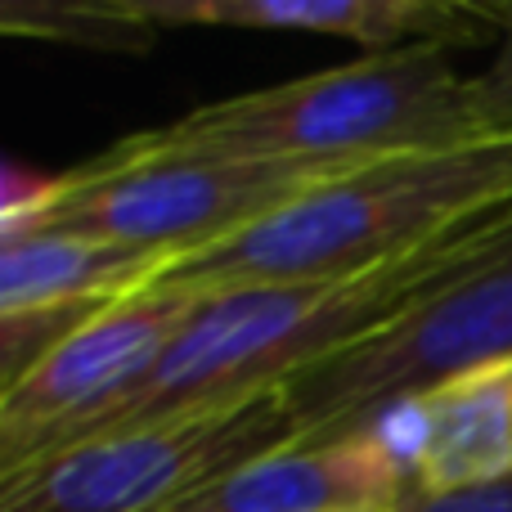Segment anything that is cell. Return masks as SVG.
I'll return each mask as SVG.
<instances>
[{"label": "cell", "instance_id": "1", "mask_svg": "<svg viewBox=\"0 0 512 512\" xmlns=\"http://www.w3.org/2000/svg\"><path fill=\"white\" fill-rule=\"evenodd\" d=\"M508 221L512 203L427 243V248L396 256L391 265L351 274V279L212 292L203 310L185 324V333L149 369V378L135 382L113 409L90 418L68 445L216 414V409L248 405L265 391L288 387L292 378L351 351L355 342L387 328L418 297L477 265L504 239Z\"/></svg>", "mask_w": 512, "mask_h": 512}, {"label": "cell", "instance_id": "2", "mask_svg": "<svg viewBox=\"0 0 512 512\" xmlns=\"http://www.w3.org/2000/svg\"><path fill=\"white\" fill-rule=\"evenodd\" d=\"M512 203V135L468 149L355 167L292 198L252 230L185 256L167 279L194 288L351 279Z\"/></svg>", "mask_w": 512, "mask_h": 512}, {"label": "cell", "instance_id": "3", "mask_svg": "<svg viewBox=\"0 0 512 512\" xmlns=\"http://www.w3.org/2000/svg\"><path fill=\"white\" fill-rule=\"evenodd\" d=\"M333 176L346 171L243 158L212 144L180 140L171 126H162L126 135L63 176L9 171L0 230L81 234L185 261L252 230L256 221Z\"/></svg>", "mask_w": 512, "mask_h": 512}, {"label": "cell", "instance_id": "4", "mask_svg": "<svg viewBox=\"0 0 512 512\" xmlns=\"http://www.w3.org/2000/svg\"><path fill=\"white\" fill-rule=\"evenodd\" d=\"M171 131L243 158L342 171L499 140L477 108L472 77L454 72L441 45L364 54L315 77L203 104Z\"/></svg>", "mask_w": 512, "mask_h": 512}, {"label": "cell", "instance_id": "5", "mask_svg": "<svg viewBox=\"0 0 512 512\" xmlns=\"http://www.w3.org/2000/svg\"><path fill=\"white\" fill-rule=\"evenodd\" d=\"M495 360H512V221L477 265L283 391L297 418V441L328 445L378 432L427 391Z\"/></svg>", "mask_w": 512, "mask_h": 512}, {"label": "cell", "instance_id": "6", "mask_svg": "<svg viewBox=\"0 0 512 512\" xmlns=\"http://www.w3.org/2000/svg\"><path fill=\"white\" fill-rule=\"evenodd\" d=\"M292 441L297 418L279 387L248 405L45 454L0 477V512H153Z\"/></svg>", "mask_w": 512, "mask_h": 512}, {"label": "cell", "instance_id": "7", "mask_svg": "<svg viewBox=\"0 0 512 512\" xmlns=\"http://www.w3.org/2000/svg\"><path fill=\"white\" fill-rule=\"evenodd\" d=\"M212 288L162 279L72 333L41 369L0 391V477L63 450L167 355Z\"/></svg>", "mask_w": 512, "mask_h": 512}, {"label": "cell", "instance_id": "8", "mask_svg": "<svg viewBox=\"0 0 512 512\" xmlns=\"http://www.w3.org/2000/svg\"><path fill=\"white\" fill-rule=\"evenodd\" d=\"M135 18L153 27H252V32H310L360 41L373 54L405 45L499 41L486 0H126Z\"/></svg>", "mask_w": 512, "mask_h": 512}, {"label": "cell", "instance_id": "9", "mask_svg": "<svg viewBox=\"0 0 512 512\" xmlns=\"http://www.w3.org/2000/svg\"><path fill=\"white\" fill-rule=\"evenodd\" d=\"M409 490L405 445L378 427L328 445H279L153 512H337L391 504Z\"/></svg>", "mask_w": 512, "mask_h": 512}, {"label": "cell", "instance_id": "10", "mask_svg": "<svg viewBox=\"0 0 512 512\" xmlns=\"http://www.w3.org/2000/svg\"><path fill=\"white\" fill-rule=\"evenodd\" d=\"M391 423V418H387ZM396 423L418 495H454L512 481V360L481 364L427 391Z\"/></svg>", "mask_w": 512, "mask_h": 512}, {"label": "cell", "instance_id": "11", "mask_svg": "<svg viewBox=\"0 0 512 512\" xmlns=\"http://www.w3.org/2000/svg\"><path fill=\"white\" fill-rule=\"evenodd\" d=\"M176 265V256L81 234H0V315L41 306H108L162 283Z\"/></svg>", "mask_w": 512, "mask_h": 512}, {"label": "cell", "instance_id": "12", "mask_svg": "<svg viewBox=\"0 0 512 512\" xmlns=\"http://www.w3.org/2000/svg\"><path fill=\"white\" fill-rule=\"evenodd\" d=\"M0 27L9 36L63 41L104 54H144L162 36V27L135 18L126 0H5Z\"/></svg>", "mask_w": 512, "mask_h": 512}, {"label": "cell", "instance_id": "13", "mask_svg": "<svg viewBox=\"0 0 512 512\" xmlns=\"http://www.w3.org/2000/svg\"><path fill=\"white\" fill-rule=\"evenodd\" d=\"M490 18L499 23L495 59L481 77H472L477 90V108L495 135H512V0H486Z\"/></svg>", "mask_w": 512, "mask_h": 512}, {"label": "cell", "instance_id": "14", "mask_svg": "<svg viewBox=\"0 0 512 512\" xmlns=\"http://www.w3.org/2000/svg\"><path fill=\"white\" fill-rule=\"evenodd\" d=\"M400 512H512V481L454 490V495H418V490H409Z\"/></svg>", "mask_w": 512, "mask_h": 512}, {"label": "cell", "instance_id": "15", "mask_svg": "<svg viewBox=\"0 0 512 512\" xmlns=\"http://www.w3.org/2000/svg\"><path fill=\"white\" fill-rule=\"evenodd\" d=\"M409 499V495H405ZM405 499H391V504H360V508H337V512H400Z\"/></svg>", "mask_w": 512, "mask_h": 512}]
</instances>
